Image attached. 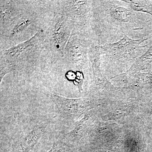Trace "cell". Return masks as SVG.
<instances>
[{
	"label": "cell",
	"mask_w": 152,
	"mask_h": 152,
	"mask_svg": "<svg viewBox=\"0 0 152 152\" xmlns=\"http://www.w3.org/2000/svg\"><path fill=\"white\" fill-rule=\"evenodd\" d=\"M32 23V20L28 18H20L11 28L9 32V38L13 39L23 32Z\"/></svg>",
	"instance_id": "obj_10"
},
{
	"label": "cell",
	"mask_w": 152,
	"mask_h": 152,
	"mask_svg": "<svg viewBox=\"0 0 152 152\" xmlns=\"http://www.w3.org/2000/svg\"><path fill=\"white\" fill-rule=\"evenodd\" d=\"M150 37L135 39L124 35L116 42L99 45L102 70L106 73L114 74L129 70L137 59L145 52L150 44L141 45V44Z\"/></svg>",
	"instance_id": "obj_2"
},
{
	"label": "cell",
	"mask_w": 152,
	"mask_h": 152,
	"mask_svg": "<svg viewBox=\"0 0 152 152\" xmlns=\"http://www.w3.org/2000/svg\"><path fill=\"white\" fill-rule=\"evenodd\" d=\"M1 28L9 32L11 28L20 18L21 14L12 2L7 1H1Z\"/></svg>",
	"instance_id": "obj_7"
},
{
	"label": "cell",
	"mask_w": 152,
	"mask_h": 152,
	"mask_svg": "<svg viewBox=\"0 0 152 152\" xmlns=\"http://www.w3.org/2000/svg\"><path fill=\"white\" fill-rule=\"evenodd\" d=\"M91 28L99 45L121 39L152 35V20L146 14L133 10L124 0L93 1Z\"/></svg>",
	"instance_id": "obj_1"
},
{
	"label": "cell",
	"mask_w": 152,
	"mask_h": 152,
	"mask_svg": "<svg viewBox=\"0 0 152 152\" xmlns=\"http://www.w3.org/2000/svg\"><path fill=\"white\" fill-rule=\"evenodd\" d=\"M68 144L61 138L55 142L48 152H67Z\"/></svg>",
	"instance_id": "obj_11"
},
{
	"label": "cell",
	"mask_w": 152,
	"mask_h": 152,
	"mask_svg": "<svg viewBox=\"0 0 152 152\" xmlns=\"http://www.w3.org/2000/svg\"><path fill=\"white\" fill-rule=\"evenodd\" d=\"M44 36L35 34L27 41L6 50L1 66L9 73L35 65L42 48Z\"/></svg>",
	"instance_id": "obj_3"
},
{
	"label": "cell",
	"mask_w": 152,
	"mask_h": 152,
	"mask_svg": "<svg viewBox=\"0 0 152 152\" xmlns=\"http://www.w3.org/2000/svg\"><path fill=\"white\" fill-rule=\"evenodd\" d=\"M152 69V45L146 52L139 57L125 75H134L142 71Z\"/></svg>",
	"instance_id": "obj_8"
},
{
	"label": "cell",
	"mask_w": 152,
	"mask_h": 152,
	"mask_svg": "<svg viewBox=\"0 0 152 152\" xmlns=\"http://www.w3.org/2000/svg\"><path fill=\"white\" fill-rule=\"evenodd\" d=\"M63 15L72 22L74 31L80 34H88L91 28L93 1H63Z\"/></svg>",
	"instance_id": "obj_4"
},
{
	"label": "cell",
	"mask_w": 152,
	"mask_h": 152,
	"mask_svg": "<svg viewBox=\"0 0 152 152\" xmlns=\"http://www.w3.org/2000/svg\"><path fill=\"white\" fill-rule=\"evenodd\" d=\"M46 124H38L26 131L16 142V152H29L45 132Z\"/></svg>",
	"instance_id": "obj_6"
},
{
	"label": "cell",
	"mask_w": 152,
	"mask_h": 152,
	"mask_svg": "<svg viewBox=\"0 0 152 152\" xmlns=\"http://www.w3.org/2000/svg\"><path fill=\"white\" fill-rule=\"evenodd\" d=\"M74 30L73 25L65 16L62 14L55 16L49 28L48 37L53 50L63 56Z\"/></svg>",
	"instance_id": "obj_5"
},
{
	"label": "cell",
	"mask_w": 152,
	"mask_h": 152,
	"mask_svg": "<svg viewBox=\"0 0 152 152\" xmlns=\"http://www.w3.org/2000/svg\"><path fill=\"white\" fill-rule=\"evenodd\" d=\"M133 10L148 14L152 16V1L124 0Z\"/></svg>",
	"instance_id": "obj_9"
}]
</instances>
